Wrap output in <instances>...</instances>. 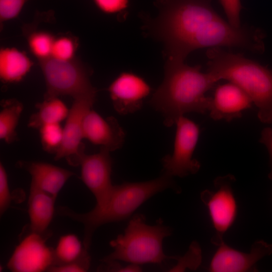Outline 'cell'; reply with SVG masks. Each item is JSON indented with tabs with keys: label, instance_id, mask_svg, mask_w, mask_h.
Wrapping results in <instances>:
<instances>
[{
	"label": "cell",
	"instance_id": "obj_5",
	"mask_svg": "<svg viewBox=\"0 0 272 272\" xmlns=\"http://www.w3.org/2000/svg\"><path fill=\"white\" fill-rule=\"evenodd\" d=\"M172 229L163 224L160 219L155 225L146 224L142 214L133 216L123 234L110 241L114 250L103 259L105 262L121 260L130 263H160L176 256H167L163 249V241L170 236Z\"/></svg>",
	"mask_w": 272,
	"mask_h": 272
},
{
	"label": "cell",
	"instance_id": "obj_28",
	"mask_svg": "<svg viewBox=\"0 0 272 272\" xmlns=\"http://www.w3.org/2000/svg\"><path fill=\"white\" fill-rule=\"evenodd\" d=\"M90 257L88 254L71 263L51 265L47 271L51 272H84L89 268Z\"/></svg>",
	"mask_w": 272,
	"mask_h": 272
},
{
	"label": "cell",
	"instance_id": "obj_32",
	"mask_svg": "<svg viewBox=\"0 0 272 272\" xmlns=\"http://www.w3.org/2000/svg\"><path fill=\"white\" fill-rule=\"evenodd\" d=\"M105 270L110 271L117 272H138L141 271L142 268L139 264L130 263L126 266H122L117 262V260L110 261L105 262Z\"/></svg>",
	"mask_w": 272,
	"mask_h": 272
},
{
	"label": "cell",
	"instance_id": "obj_18",
	"mask_svg": "<svg viewBox=\"0 0 272 272\" xmlns=\"http://www.w3.org/2000/svg\"><path fill=\"white\" fill-rule=\"evenodd\" d=\"M32 62L23 52L15 48L0 51V78L6 83L20 81L31 69Z\"/></svg>",
	"mask_w": 272,
	"mask_h": 272
},
{
	"label": "cell",
	"instance_id": "obj_21",
	"mask_svg": "<svg viewBox=\"0 0 272 272\" xmlns=\"http://www.w3.org/2000/svg\"><path fill=\"white\" fill-rule=\"evenodd\" d=\"M88 250L78 237L73 234L61 236L54 250V262L52 265H59L76 261L88 254Z\"/></svg>",
	"mask_w": 272,
	"mask_h": 272
},
{
	"label": "cell",
	"instance_id": "obj_20",
	"mask_svg": "<svg viewBox=\"0 0 272 272\" xmlns=\"http://www.w3.org/2000/svg\"><path fill=\"white\" fill-rule=\"evenodd\" d=\"M23 110V104L16 99L1 102L0 138L8 144L18 140L16 128Z\"/></svg>",
	"mask_w": 272,
	"mask_h": 272
},
{
	"label": "cell",
	"instance_id": "obj_4",
	"mask_svg": "<svg viewBox=\"0 0 272 272\" xmlns=\"http://www.w3.org/2000/svg\"><path fill=\"white\" fill-rule=\"evenodd\" d=\"M208 72L218 81L226 80L239 87L258 109L259 120L272 123V71L221 47L207 51Z\"/></svg>",
	"mask_w": 272,
	"mask_h": 272
},
{
	"label": "cell",
	"instance_id": "obj_19",
	"mask_svg": "<svg viewBox=\"0 0 272 272\" xmlns=\"http://www.w3.org/2000/svg\"><path fill=\"white\" fill-rule=\"evenodd\" d=\"M35 106L37 111L30 116L28 125L38 129L45 124L60 123L66 119L69 112L65 104L57 97L44 98Z\"/></svg>",
	"mask_w": 272,
	"mask_h": 272
},
{
	"label": "cell",
	"instance_id": "obj_3",
	"mask_svg": "<svg viewBox=\"0 0 272 272\" xmlns=\"http://www.w3.org/2000/svg\"><path fill=\"white\" fill-rule=\"evenodd\" d=\"M167 189H171L177 193L181 191L173 177L163 172L160 176L151 180L125 182L114 185L105 204L100 208L95 207L87 213L78 214L64 207H60L58 212L83 224V245L85 249L88 250L93 235L98 227L107 223L127 219L150 198Z\"/></svg>",
	"mask_w": 272,
	"mask_h": 272
},
{
	"label": "cell",
	"instance_id": "obj_7",
	"mask_svg": "<svg viewBox=\"0 0 272 272\" xmlns=\"http://www.w3.org/2000/svg\"><path fill=\"white\" fill-rule=\"evenodd\" d=\"M235 180L231 174L217 177L214 181L215 189H206L200 193V199L209 210L215 230L211 242L218 246L224 242V235L237 216V205L232 189Z\"/></svg>",
	"mask_w": 272,
	"mask_h": 272
},
{
	"label": "cell",
	"instance_id": "obj_31",
	"mask_svg": "<svg viewBox=\"0 0 272 272\" xmlns=\"http://www.w3.org/2000/svg\"><path fill=\"white\" fill-rule=\"evenodd\" d=\"M259 141L266 146L268 152L270 168L268 178L272 180V129L270 128L266 127L262 130Z\"/></svg>",
	"mask_w": 272,
	"mask_h": 272
},
{
	"label": "cell",
	"instance_id": "obj_10",
	"mask_svg": "<svg viewBox=\"0 0 272 272\" xmlns=\"http://www.w3.org/2000/svg\"><path fill=\"white\" fill-rule=\"evenodd\" d=\"M54 250L47 246L43 234L31 231L16 247L8 267L14 272H41L54 262Z\"/></svg>",
	"mask_w": 272,
	"mask_h": 272
},
{
	"label": "cell",
	"instance_id": "obj_23",
	"mask_svg": "<svg viewBox=\"0 0 272 272\" xmlns=\"http://www.w3.org/2000/svg\"><path fill=\"white\" fill-rule=\"evenodd\" d=\"M38 129L42 148L55 155L62 143L63 127L59 123H51L44 125Z\"/></svg>",
	"mask_w": 272,
	"mask_h": 272
},
{
	"label": "cell",
	"instance_id": "obj_30",
	"mask_svg": "<svg viewBox=\"0 0 272 272\" xmlns=\"http://www.w3.org/2000/svg\"><path fill=\"white\" fill-rule=\"evenodd\" d=\"M96 5L108 14L119 13L128 7V0H94Z\"/></svg>",
	"mask_w": 272,
	"mask_h": 272
},
{
	"label": "cell",
	"instance_id": "obj_26",
	"mask_svg": "<svg viewBox=\"0 0 272 272\" xmlns=\"http://www.w3.org/2000/svg\"><path fill=\"white\" fill-rule=\"evenodd\" d=\"M29 0H0L1 23L15 18Z\"/></svg>",
	"mask_w": 272,
	"mask_h": 272
},
{
	"label": "cell",
	"instance_id": "obj_25",
	"mask_svg": "<svg viewBox=\"0 0 272 272\" xmlns=\"http://www.w3.org/2000/svg\"><path fill=\"white\" fill-rule=\"evenodd\" d=\"M175 259L177 260V264L170 270V271H182L187 268L195 269L201 259L199 245L197 242H192L185 254L183 256H176Z\"/></svg>",
	"mask_w": 272,
	"mask_h": 272
},
{
	"label": "cell",
	"instance_id": "obj_29",
	"mask_svg": "<svg viewBox=\"0 0 272 272\" xmlns=\"http://www.w3.org/2000/svg\"><path fill=\"white\" fill-rule=\"evenodd\" d=\"M11 201L7 173L3 164H0V213L3 215L9 207Z\"/></svg>",
	"mask_w": 272,
	"mask_h": 272
},
{
	"label": "cell",
	"instance_id": "obj_15",
	"mask_svg": "<svg viewBox=\"0 0 272 272\" xmlns=\"http://www.w3.org/2000/svg\"><path fill=\"white\" fill-rule=\"evenodd\" d=\"M252 104L244 91L229 82L216 88L209 111L214 120L230 121L241 117L242 112L250 108Z\"/></svg>",
	"mask_w": 272,
	"mask_h": 272
},
{
	"label": "cell",
	"instance_id": "obj_14",
	"mask_svg": "<svg viewBox=\"0 0 272 272\" xmlns=\"http://www.w3.org/2000/svg\"><path fill=\"white\" fill-rule=\"evenodd\" d=\"M83 134L84 139L110 152L121 148L125 139L124 131L115 117H102L92 109L85 116Z\"/></svg>",
	"mask_w": 272,
	"mask_h": 272
},
{
	"label": "cell",
	"instance_id": "obj_17",
	"mask_svg": "<svg viewBox=\"0 0 272 272\" xmlns=\"http://www.w3.org/2000/svg\"><path fill=\"white\" fill-rule=\"evenodd\" d=\"M55 198L30 187L28 203L31 231L44 234L53 218Z\"/></svg>",
	"mask_w": 272,
	"mask_h": 272
},
{
	"label": "cell",
	"instance_id": "obj_8",
	"mask_svg": "<svg viewBox=\"0 0 272 272\" xmlns=\"http://www.w3.org/2000/svg\"><path fill=\"white\" fill-rule=\"evenodd\" d=\"M175 125L173 153L162 159L163 172L173 177H183L196 173L200 167L199 162L193 158L199 128L195 122L184 116L177 119Z\"/></svg>",
	"mask_w": 272,
	"mask_h": 272
},
{
	"label": "cell",
	"instance_id": "obj_16",
	"mask_svg": "<svg viewBox=\"0 0 272 272\" xmlns=\"http://www.w3.org/2000/svg\"><path fill=\"white\" fill-rule=\"evenodd\" d=\"M31 176L30 187L43 191L56 198L59 191L74 173L51 164L21 161L18 162Z\"/></svg>",
	"mask_w": 272,
	"mask_h": 272
},
{
	"label": "cell",
	"instance_id": "obj_6",
	"mask_svg": "<svg viewBox=\"0 0 272 272\" xmlns=\"http://www.w3.org/2000/svg\"><path fill=\"white\" fill-rule=\"evenodd\" d=\"M39 63L46 84L44 98L64 95L74 98L96 90L90 81L91 71L75 57L69 60L50 57Z\"/></svg>",
	"mask_w": 272,
	"mask_h": 272
},
{
	"label": "cell",
	"instance_id": "obj_24",
	"mask_svg": "<svg viewBox=\"0 0 272 272\" xmlns=\"http://www.w3.org/2000/svg\"><path fill=\"white\" fill-rule=\"evenodd\" d=\"M77 46L78 42L74 36L63 34L55 37L50 57L62 60H71L75 57Z\"/></svg>",
	"mask_w": 272,
	"mask_h": 272
},
{
	"label": "cell",
	"instance_id": "obj_12",
	"mask_svg": "<svg viewBox=\"0 0 272 272\" xmlns=\"http://www.w3.org/2000/svg\"><path fill=\"white\" fill-rule=\"evenodd\" d=\"M272 253V244L260 240L254 242L248 253L234 249L225 242L219 246L210 264L212 272L256 271V263Z\"/></svg>",
	"mask_w": 272,
	"mask_h": 272
},
{
	"label": "cell",
	"instance_id": "obj_11",
	"mask_svg": "<svg viewBox=\"0 0 272 272\" xmlns=\"http://www.w3.org/2000/svg\"><path fill=\"white\" fill-rule=\"evenodd\" d=\"M110 153L100 149L94 154L85 153L79 163L82 180L95 196L96 208L105 204L114 186L111 179L112 160Z\"/></svg>",
	"mask_w": 272,
	"mask_h": 272
},
{
	"label": "cell",
	"instance_id": "obj_1",
	"mask_svg": "<svg viewBox=\"0 0 272 272\" xmlns=\"http://www.w3.org/2000/svg\"><path fill=\"white\" fill-rule=\"evenodd\" d=\"M158 13L143 14L144 30L162 44L167 58L184 61L203 48L239 47L254 53L264 50L263 32L232 26L215 10L211 0H155Z\"/></svg>",
	"mask_w": 272,
	"mask_h": 272
},
{
	"label": "cell",
	"instance_id": "obj_13",
	"mask_svg": "<svg viewBox=\"0 0 272 272\" xmlns=\"http://www.w3.org/2000/svg\"><path fill=\"white\" fill-rule=\"evenodd\" d=\"M114 109L120 114L135 112L142 107L144 99L150 94L148 84L140 77L122 73L108 88Z\"/></svg>",
	"mask_w": 272,
	"mask_h": 272
},
{
	"label": "cell",
	"instance_id": "obj_27",
	"mask_svg": "<svg viewBox=\"0 0 272 272\" xmlns=\"http://www.w3.org/2000/svg\"><path fill=\"white\" fill-rule=\"evenodd\" d=\"M226 15L227 21L234 27L242 25L240 14L242 9L240 0H219Z\"/></svg>",
	"mask_w": 272,
	"mask_h": 272
},
{
	"label": "cell",
	"instance_id": "obj_9",
	"mask_svg": "<svg viewBox=\"0 0 272 272\" xmlns=\"http://www.w3.org/2000/svg\"><path fill=\"white\" fill-rule=\"evenodd\" d=\"M97 90L78 95L74 98L63 127L61 146L54 155L56 160L65 158L73 166L79 165L85 154L83 125L85 116L95 102Z\"/></svg>",
	"mask_w": 272,
	"mask_h": 272
},
{
	"label": "cell",
	"instance_id": "obj_22",
	"mask_svg": "<svg viewBox=\"0 0 272 272\" xmlns=\"http://www.w3.org/2000/svg\"><path fill=\"white\" fill-rule=\"evenodd\" d=\"M26 37L30 51L39 62L51 57L54 36L45 31L31 30Z\"/></svg>",
	"mask_w": 272,
	"mask_h": 272
},
{
	"label": "cell",
	"instance_id": "obj_2",
	"mask_svg": "<svg viewBox=\"0 0 272 272\" xmlns=\"http://www.w3.org/2000/svg\"><path fill=\"white\" fill-rule=\"evenodd\" d=\"M217 82L210 73L201 72L199 66L167 58L163 80L153 94L150 104L162 113L164 124L170 127L185 113L209 111L212 98L206 94Z\"/></svg>",
	"mask_w": 272,
	"mask_h": 272
}]
</instances>
